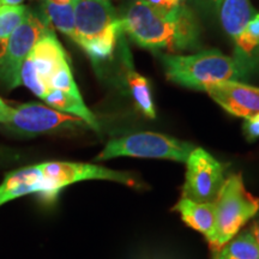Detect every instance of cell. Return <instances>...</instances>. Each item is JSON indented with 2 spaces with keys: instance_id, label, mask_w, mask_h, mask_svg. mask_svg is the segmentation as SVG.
<instances>
[{
  "instance_id": "cell-1",
  "label": "cell",
  "mask_w": 259,
  "mask_h": 259,
  "mask_svg": "<svg viewBox=\"0 0 259 259\" xmlns=\"http://www.w3.org/2000/svg\"><path fill=\"white\" fill-rule=\"evenodd\" d=\"M120 22L122 31L149 51H194L200 45L199 23L186 5L161 9L143 0H132Z\"/></svg>"
},
{
  "instance_id": "cell-2",
  "label": "cell",
  "mask_w": 259,
  "mask_h": 259,
  "mask_svg": "<svg viewBox=\"0 0 259 259\" xmlns=\"http://www.w3.org/2000/svg\"><path fill=\"white\" fill-rule=\"evenodd\" d=\"M85 180H109L135 189L141 186L137 178L132 174L100 164L65 161L44 162L6 174L0 184V206L27 194H56L64 187Z\"/></svg>"
},
{
  "instance_id": "cell-3",
  "label": "cell",
  "mask_w": 259,
  "mask_h": 259,
  "mask_svg": "<svg viewBox=\"0 0 259 259\" xmlns=\"http://www.w3.org/2000/svg\"><path fill=\"white\" fill-rule=\"evenodd\" d=\"M161 60L170 82L203 92L221 82H242L258 66V61L226 56L218 50L200 51L190 56L161 54Z\"/></svg>"
},
{
  "instance_id": "cell-4",
  "label": "cell",
  "mask_w": 259,
  "mask_h": 259,
  "mask_svg": "<svg viewBox=\"0 0 259 259\" xmlns=\"http://www.w3.org/2000/svg\"><path fill=\"white\" fill-rule=\"evenodd\" d=\"M76 44L94 63L113 56L121 22L111 0H73Z\"/></svg>"
},
{
  "instance_id": "cell-5",
  "label": "cell",
  "mask_w": 259,
  "mask_h": 259,
  "mask_svg": "<svg viewBox=\"0 0 259 259\" xmlns=\"http://www.w3.org/2000/svg\"><path fill=\"white\" fill-rule=\"evenodd\" d=\"M215 205V226L206 238L212 252L220 250L234 238L242 227L257 215L259 198L246 189L241 174H231L226 178Z\"/></svg>"
},
{
  "instance_id": "cell-6",
  "label": "cell",
  "mask_w": 259,
  "mask_h": 259,
  "mask_svg": "<svg viewBox=\"0 0 259 259\" xmlns=\"http://www.w3.org/2000/svg\"><path fill=\"white\" fill-rule=\"evenodd\" d=\"M196 148L189 142L156 134L138 132L114 138L106 144L95 161L101 162L116 157L160 158L185 163L191 151Z\"/></svg>"
},
{
  "instance_id": "cell-7",
  "label": "cell",
  "mask_w": 259,
  "mask_h": 259,
  "mask_svg": "<svg viewBox=\"0 0 259 259\" xmlns=\"http://www.w3.org/2000/svg\"><path fill=\"white\" fill-rule=\"evenodd\" d=\"M69 65L67 54L53 30L42 36L25 59L21 70V84L44 100L50 92L52 77Z\"/></svg>"
},
{
  "instance_id": "cell-8",
  "label": "cell",
  "mask_w": 259,
  "mask_h": 259,
  "mask_svg": "<svg viewBox=\"0 0 259 259\" xmlns=\"http://www.w3.org/2000/svg\"><path fill=\"white\" fill-rule=\"evenodd\" d=\"M52 29L47 19L29 9L24 21L14 31L0 60V80L8 89L21 85V70L38 40Z\"/></svg>"
},
{
  "instance_id": "cell-9",
  "label": "cell",
  "mask_w": 259,
  "mask_h": 259,
  "mask_svg": "<svg viewBox=\"0 0 259 259\" xmlns=\"http://www.w3.org/2000/svg\"><path fill=\"white\" fill-rule=\"evenodd\" d=\"M183 196L194 202L213 203L225 184V166L202 148H194L186 160Z\"/></svg>"
},
{
  "instance_id": "cell-10",
  "label": "cell",
  "mask_w": 259,
  "mask_h": 259,
  "mask_svg": "<svg viewBox=\"0 0 259 259\" xmlns=\"http://www.w3.org/2000/svg\"><path fill=\"white\" fill-rule=\"evenodd\" d=\"M87 126L82 119L66 114L47 105L29 102L14 107L12 119L5 127L19 136L56 134Z\"/></svg>"
},
{
  "instance_id": "cell-11",
  "label": "cell",
  "mask_w": 259,
  "mask_h": 259,
  "mask_svg": "<svg viewBox=\"0 0 259 259\" xmlns=\"http://www.w3.org/2000/svg\"><path fill=\"white\" fill-rule=\"evenodd\" d=\"M209 96L229 114L247 119L259 113V88L242 82H221L205 89Z\"/></svg>"
},
{
  "instance_id": "cell-12",
  "label": "cell",
  "mask_w": 259,
  "mask_h": 259,
  "mask_svg": "<svg viewBox=\"0 0 259 259\" xmlns=\"http://www.w3.org/2000/svg\"><path fill=\"white\" fill-rule=\"evenodd\" d=\"M254 15L255 11L250 0H222L216 11L223 30L233 42L239 37Z\"/></svg>"
},
{
  "instance_id": "cell-13",
  "label": "cell",
  "mask_w": 259,
  "mask_h": 259,
  "mask_svg": "<svg viewBox=\"0 0 259 259\" xmlns=\"http://www.w3.org/2000/svg\"><path fill=\"white\" fill-rule=\"evenodd\" d=\"M174 210L180 213L183 221L205 238L211 234L216 218V205L213 203H199L181 197Z\"/></svg>"
},
{
  "instance_id": "cell-14",
  "label": "cell",
  "mask_w": 259,
  "mask_h": 259,
  "mask_svg": "<svg viewBox=\"0 0 259 259\" xmlns=\"http://www.w3.org/2000/svg\"><path fill=\"white\" fill-rule=\"evenodd\" d=\"M125 66H126V80H127L130 93L134 97L136 106L138 109L147 118L155 119L156 111H155V103L153 99V92L149 80L138 73L134 69V65L131 63V59L125 58Z\"/></svg>"
},
{
  "instance_id": "cell-15",
  "label": "cell",
  "mask_w": 259,
  "mask_h": 259,
  "mask_svg": "<svg viewBox=\"0 0 259 259\" xmlns=\"http://www.w3.org/2000/svg\"><path fill=\"white\" fill-rule=\"evenodd\" d=\"M211 259H259V247L247 229L239 232L220 250L213 252Z\"/></svg>"
},
{
  "instance_id": "cell-16",
  "label": "cell",
  "mask_w": 259,
  "mask_h": 259,
  "mask_svg": "<svg viewBox=\"0 0 259 259\" xmlns=\"http://www.w3.org/2000/svg\"><path fill=\"white\" fill-rule=\"evenodd\" d=\"M234 45V57L259 61V14L248 22Z\"/></svg>"
},
{
  "instance_id": "cell-17",
  "label": "cell",
  "mask_w": 259,
  "mask_h": 259,
  "mask_svg": "<svg viewBox=\"0 0 259 259\" xmlns=\"http://www.w3.org/2000/svg\"><path fill=\"white\" fill-rule=\"evenodd\" d=\"M48 21L54 28L76 42V27H74L73 3L66 5H58L53 3L42 2Z\"/></svg>"
},
{
  "instance_id": "cell-18",
  "label": "cell",
  "mask_w": 259,
  "mask_h": 259,
  "mask_svg": "<svg viewBox=\"0 0 259 259\" xmlns=\"http://www.w3.org/2000/svg\"><path fill=\"white\" fill-rule=\"evenodd\" d=\"M29 8L25 5L0 6V60H2L10 36L24 21Z\"/></svg>"
},
{
  "instance_id": "cell-19",
  "label": "cell",
  "mask_w": 259,
  "mask_h": 259,
  "mask_svg": "<svg viewBox=\"0 0 259 259\" xmlns=\"http://www.w3.org/2000/svg\"><path fill=\"white\" fill-rule=\"evenodd\" d=\"M242 131H244V136L247 141L253 142L259 139V113L253 116L245 119L244 126H242Z\"/></svg>"
},
{
  "instance_id": "cell-20",
  "label": "cell",
  "mask_w": 259,
  "mask_h": 259,
  "mask_svg": "<svg viewBox=\"0 0 259 259\" xmlns=\"http://www.w3.org/2000/svg\"><path fill=\"white\" fill-rule=\"evenodd\" d=\"M222 0H191V4L193 8L199 12V14L205 16L216 15L219 5L221 4Z\"/></svg>"
},
{
  "instance_id": "cell-21",
  "label": "cell",
  "mask_w": 259,
  "mask_h": 259,
  "mask_svg": "<svg viewBox=\"0 0 259 259\" xmlns=\"http://www.w3.org/2000/svg\"><path fill=\"white\" fill-rule=\"evenodd\" d=\"M143 2L161 9H176L185 5V0H143Z\"/></svg>"
},
{
  "instance_id": "cell-22",
  "label": "cell",
  "mask_w": 259,
  "mask_h": 259,
  "mask_svg": "<svg viewBox=\"0 0 259 259\" xmlns=\"http://www.w3.org/2000/svg\"><path fill=\"white\" fill-rule=\"evenodd\" d=\"M250 232L252 233V235H253L254 240H255V242H257V245L259 247V216H258V219L255 220L253 223H252Z\"/></svg>"
},
{
  "instance_id": "cell-23",
  "label": "cell",
  "mask_w": 259,
  "mask_h": 259,
  "mask_svg": "<svg viewBox=\"0 0 259 259\" xmlns=\"http://www.w3.org/2000/svg\"><path fill=\"white\" fill-rule=\"evenodd\" d=\"M10 157H11L10 151L0 148V167H3L5 163H8V162L10 161Z\"/></svg>"
},
{
  "instance_id": "cell-24",
  "label": "cell",
  "mask_w": 259,
  "mask_h": 259,
  "mask_svg": "<svg viewBox=\"0 0 259 259\" xmlns=\"http://www.w3.org/2000/svg\"><path fill=\"white\" fill-rule=\"evenodd\" d=\"M25 0H0V6H18L23 5Z\"/></svg>"
},
{
  "instance_id": "cell-25",
  "label": "cell",
  "mask_w": 259,
  "mask_h": 259,
  "mask_svg": "<svg viewBox=\"0 0 259 259\" xmlns=\"http://www.w3.org/2000/svg\"><path fill=\"white\" fill-rule=\"evenodd\" d=\"M42 2L53 3V4H58V5H66V4H72L73 0H42Z\"/></svg>"
},
{
  "instance_id": "cell-26",
  "label": "cell",
  "mask_w": 259,
  "mask_h": 259,
  "mask_svg": "<svg viewBox=\"0 0 259 259\" xmlns=\"http://www.w3.org/2000/svg\"><path fill=\"white\" fill-rule=\"evenodd\" d=\"M0 106H8V105H6V103L4 102V101H3V100H2V97H0Z\"/></svg>"
}]
</instances>
